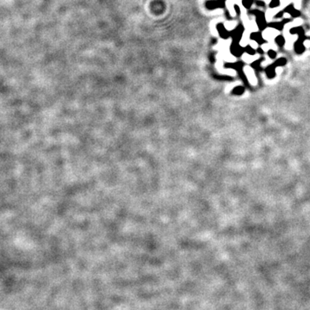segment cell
Wrapping results in <instances>:
<instances>
[{"label":"cell","instance_id":"obj_1","mask_svg":"<svg viewBox=\"0 0 310 310\" xmlns=\"http://www.w3.org/2000/svg\"><path fill=\"white\" fill-rule=\"evenodd\" d=\"M244 92V88L241 87V86H238L236 88L233 89V93L234 94H237V95H240Z\"/></svg>","mask_w":310,"mask_h":310},{"label":"cell","instance_id":"obj_2","mask_svg":"<svg viewBox=\"0 0 310 310\" xmlns=\"http://www.w3.org/2000/svg\"><path fill=\"white\" fill-rule=\"evenodd\" d=\"M276 41H277V43H278V45H280V46H283V45L284 44V39H283L282 36H277V37L276 38Z\"/></svg>","mask_w":310,"mask_h":310},{"label":"cell","instance_id":"obj_3","mask_svg":"<svg viewBox=\"0 0 310 310\" xmlns=\"http://www.w3.org/2000/svg\"><path fill=\"white\" fill-rule=\"evenodd\" d=\"M247 49H246V51H247V53L248 54H250V55H253L254 53H255V50L254 49H252V47H246Z\"/></svg>","mask_w":310,"mask_h":310},{"label":"cell","instance_id":"obj_4","mask_svg":"<svg viewBox=\"0 0 310 310\" xmlns=\"http://www.w3.org/2000/svg\"><path fill=\"white\" fill-rule=\"evenodd\" d=\"M269 55H270L271 58H275V57H276V53H275L274 51L271 50V51L269 52Z\"/></svg>","mask_w":310,"mask_h":310}]
</instances>
